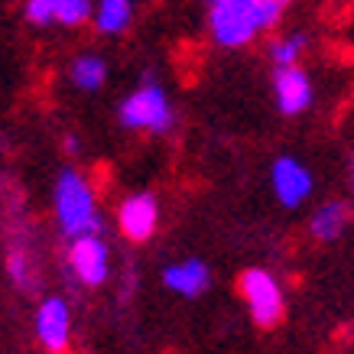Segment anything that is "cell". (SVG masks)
<instances>
[{
  "mask_svg": "<svg viewBox=\"0 0 354 354\" xmlns=\"http://www.w3.org/2000/svg\"><path fill=\"white\" fill-rule=\"evenodd\" d=\"M162 279L179 296H202L208 290V283H212V273H208V267H205L202 260H183V263L166 270Z\"/></svg>",
  "mask_w": 354,
  "mask_h": 354,
  "instance_id": "cell-10",
  "label": "cell"
},
{
  "mask_svg": "<svg viewBox=\"0 0 354 354\" xmlns=\"http://www.w3.org/2000/svg\"><path fill=\"white\" fill-rule=\"evenodd\" d=\"M273 95H277L279 114L296 118V114L312 108L315 88H312V78L302 65H277V72H273Z\"/></svg>",
  "mask_w": 354,
  "mask_h": 354,
  "instance_id": "cell-5",
  "label": "cell"
},
{
  "mask_svg": "<svg viewBox=\"0 0 354 354\" xmlns=\"http://www.w3.org/2000/svg\"><path fill=\"white\" fill-rule=\"evenodd\" d=\"M351 221V208L348 202H325L322 208H315V215L309 218V231L315 241H335V237H342V231L348 227Z\"/></svg>",
  "mask_w": 354,
  "mask_h": 354,
  "instance_id": "cell-11",
  "label": "cell"
},
{
  "mask_svg": "<svg viewBox=\"0 0 354 354\" xmlns=\"http://www.w3.org/2000/svg\"><path fill=\"white\" fill-rule=\"evenodd\" d=\"M156 221H160V205L147 192L124 198V205L118 212V225L124 231V237H130V241H147L153 234Z\"/></svg>",
  "mask_w": 354,
  "mask_h": 354,
  "instance_id": "cell-8",
  "label": "cell"
},
{
  "mask_svg": "<svg viewBox=\"0 0 354 354\" xmlns=\"http://www.w3.org/2000/svg\"><path fill=\"white\" fill-rule=\"evenodd\" d=\"M130 17H133L130 0H101L95 13V23L101 32H124L130 26Z\"/></svg>",
  "mask_w": 354,
  "mask_h": 354,
  "instance_id": "cell-12",
  "label": "cell"
},
{
  "mask_svg": "<svg viewBox=\"0 0 354 354\" xmlns=\"http://www.w3.org/2000/svg\"><path fill=\"white\" fill-rule=\"evenodd\" d=\"M10 277L17 279L20 286H32V267H30V260L23 257L20 250L10 254Z\"/></svg>",
  "mask_w": 354,
  "mask_h": 354,
  "instance_id": "cell-17",
  "label": "cell"
},
{
  "mask_svg": "<svg viewBox=\"0 0 354 354\" xmlns=\"http://www.w3.org/2000/svg\"><path fill=\"white\" fill-rule=\"evenodd\" d=\"M53 7H55V20L65 23V26H78L91 13L88 0H53Z\"/></svg>",
  "mask_w": 354,
  "mask_h": 354,
  "instance_id": "cell-15",
  "label": "cell"
},
{
  "mask_svg": "<svg viewBox=\"0 0 354 354\" xmlns=\"http://www.w3.org/2000/svg\"><path fill=\"white\" fill-rule=\"evenodd\" d=\"M120 124L130 130H153V133L169 130L172 108H169L166 91H162L160 85H153V82H143V85L120 104Z\"/></svg>",
  "mask_w": 354,
  "mask_h": 354,
  "instance_id": "cell-4",
  "label": "cell"
},
{
  "mask_svg": "<svg viewBox=\"0 0 354 354\" xmlns=\"http://www.w3.org/2000/svg\"><path fill=\"white\" fill-rule=\"evenodd\" d=\"M36 332H39V342L49 351H62L65 344H68V306H65V299L53 296V299H46L39 306Z\"/></svg>",
  "mask_w": 354,
  "mask_h": 354,
  "instance_id": "cell-9",
  "label": "cell"
},
{
  "mask_svg": "<svg viewBox=\"0 0 354 354\" xmlns=\"http://www.w3.org/2000/svg\"><path fill=\"white\" fill-rule=\"evenodd\" d=\"M351 192H354V166H351Z\"/></svg>",
  "mask_w": 354,
  "mask_h": 354,
  "instance_id": "cell-18",
  "label": "cell"
},
{
  "mask_svg": "<svg viewBox=\"0 0 354 354\" xmlns=\"http://www.w3.org/2000/svg\"><path fill=\"white\" fill-rule=\"evenodd\" d=\"M306 46H309L306 32H290V36H279V39H273V43H270V59H273V65H299L302 53H306Z\"/></svg>",
  "mask_w": 354,
  "mask_h": 354,
  "instance_id": "cell-14",
  "label": "cell"
},
{
  "mask_svg": "<svg viewBox=\"0 0 354 354\" xmlns=\"http://www.w3.org/2000/svg\"><path fill=\"white\" fill-rule=\"evenodd\" d=\"M55 215H59V225L68 237L95 234L101 227L95 192L78 172H62V179L55 183Z\"/></svg>",
  "mask_w": 354,
  "mask_h": 354,
  "instance_id": "cell-1",
  "label": "cell"
},
{
  "mask_svg": "<svg viewBox=\"0 0 354 354\" xmlns=\"http://www.w3.org/2000/svg\"><path fill=\"white\" fill-rule=\"evenodd\" d=\"M208 23H212L215 43L225 49H241V46L254 43L257 32H263L254 0H215Z\"/></svg>",
  "mask_w": 354,
  "mask_h": 354,
  "instance_id": "cell-2",
  "label": "cell"
},
{
  "mask_svg": "<svg viewBox=\"0 0 354 354\" xmlns=\"http://www.w3.org/2000/svg\"><path fill=\"white\" fill-rule=\"evenodd\" d=\"M68 263H72V273H75L85 286H101V283L108 279V247L95 234L72 237Z\"/></svg>",
  "mask_w": 354,
  "mask_h": 354,
  "instance_id": "cell-7",
  "label": "cell"
},
{
  "mask_svg": "<svg viewBox=\"0 0 354 354\" xmlns=\"http://www.w3.org/2000/svg\"><path fill=\"white\" fill-rule=\"evenodd\" d=\"M104 78H108V65H104V59H97V55H78L75 62H72V82L78 88H85V91L101 88Z\"/></svg>",
  "mask_w": 354,
  "mask_h": 354,
  "instance_id": "cell-13",
  "label": "cell"
},
{
  "mask_svg": "<svg viewBox=\"0 0 354 354\" xmlns=\"http://www.w3.org/2000/svg\"><path fill=\"white\" fill-rule=\"evenodd\" d=\"M26 20L36 23V26H46V23H53V20H55L53 0H26Z\"/></svg>",
  "mask_w": 354,
  "mask_h": 354,
  "instance_id": "cell-16",
  "label": "cell"
},
{
  "mask_svg": "<svg viewBox=\"0 0 354 354\" xmlns=\"http://www.w3.org/2000/svg\"><path fill=\"white\" fill-rule=\"evenodd\" d=\"M270 183H273V195L279 198V205H286V208H299L312 195V189H315V179H312L309 166H302L292 156H279L273 162Z\"/></svg>",
  "mask_w": 354,
  "mask_h": 354,
  "instance_id": "cell-6",
  "label": "cell"
},
{
  "mask_svg": "<svg viewBox=\"0 0 354 354\" xmlns=\"http://www.w3.org/2000/svg\"><path fill=\"white\" fill-rule=\"evenodd\" d=\"M241 296H244L247 309L254 315V322L260 328H273L279 325L283 312H286V299H283V286L270 270H244L241 273Z\"/></svg>",
  "mask_w": 354,
  "mask_h": 354,
  "instance_id": "cell-3",
  "label": "cell"
}]
</instances>
